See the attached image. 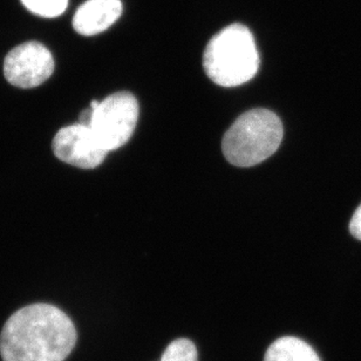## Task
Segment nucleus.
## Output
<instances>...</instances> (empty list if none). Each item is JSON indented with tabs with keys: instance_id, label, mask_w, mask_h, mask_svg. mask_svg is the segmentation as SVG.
<instances>
[{
	"instance_id": "obj_1",
	"label": "nucleus",
	"mask_w": 361,
	"mask_h": 361,
	"mask_svg": "<svg viewBox=\"0 0 361 361\" xmlns=\"http://www.w3.org/2000/svg\"><path fill=\"white\" fill-rule=\"evenodd\" d=\"M77 343L72 320L56 306H25L8 318L0 334L3 361H63Z\"/></svg>"
},
{
	"instance_id": "obj_2",
	"label": "nucleus",
	"mask_w": 361,
	"mask_h": 361,
	"mask_svg": "<svg viewBox=\"0 0 361 361\" xmlns=\"http://www.w3.org/2000/svg\"><path fill=\"white\" fill-rule=\"evenodd\" d=\"M205 73L222 87L250 81L259 68V54L250 30L242 24L223 28L209 42L203 54Z\"/></svg>"
},
{
	"instance_id": "obj_3",
	"label": "nucleus",
	"mask_w": 361,
	"mask_h": 361,
	"mask_svg": "<svg viewBox=\"0 0 361 361\" xmlns=\"http://www.w3.org/2000/svg\"><path fill=\"white\" fill-rule=\"evenodd\" d=\"M283 134L277 115L263 108L251 109L228 129L223 137V154L236 167H254L277 152Z\"/></svg>"
},
{
	"instance_id": "obj_4",
	"label": "nucleus",
	"mask_w": 361,
	"mask_h": 361,
	"mask_svg": "<svg viewBox=\"0 0 361 361\" xmlns=\"http://www.w3.org/2000/svg\"><path fill=\"white\" fill-rule=\"evenodd\" d=\"M92 111L93 114L88 127L108 153L128 142L139 120V102L133 94H111L104 100L99 101L97 107Z\"/></svg>"
},
{
	"instance_id": "obj_5",
	"label": "nucleus",
	"mask_w": 361,
	"mask_h": 361,
	"mask_svg": "<svg viewBox=\"0 0 361 361\" xmlns=\"http://www.w3.org/2000/svg\"><path fill=\"white\" fill-rule=\"evenodd\" d=\"M54 72L49 49L38 42H28L11 49L4 61V75L19 88H35L49 80Z\"/></svg>"
},
{
	"instance_id": "obj_6",
	"label": "nucleus",
	"mask_w": 361,
	"mask_h": 361,
	"mask_svg": "<svg viewBox=\"0 0 361 361\" xmlns=\"http://www.w3.org/2000/svg\"><path fill=\"white\" fill-rule=\"evenodd\" d=\"M52 148L59 160L81 169L99 167L108 154L92 129L79 122L60 129L53 139Z\"/></svg>"
},
{
	"instance_id": "obj_7",
	"label": "nucleus",
	"mask_w": 361,
	"mask_h": 361,
	"mask_svg": "<svg viewBox=\"0 0 361 361\" xmlns=\"http://www.w3.org/2000/svg\"><path fill=\"white\" fill-rule=\"evenodd\" d=\"M121 13V0H87L74 14L73 27L79 35L92 37L111 27Z\"/></svg>"
},
{
	"instance_id": "obj_8",
	"label": "nucleus",
	"mask_w": 361,
	"mask_h": 361,
	"mask_svg": "<svg viewBox=\"0 0 361 361\" xmlns=\"http://www.w3.org/2000/svg\"><path fill=\"white\" fill-rule=\"evenodd\" d=\"M264 361H320V358L305 341L298 338L284 337L271 345Z\"/></svg>"
},
{
	"instance_id": "obj_9",
	"label": "nucleus",
	"mask_w": 361,
	"mask_h": 361,
	"mask_svg": "<svg viewBox=\"0 0 361 361\" xmlns=\"http://www.w3.org/2000/svg\"><path fill=\"white\" fill-rule=\"evenodd\" d=\"M30 12L42 18H56L66 11L68 0H21Z\"/></svg>"
},
{
	"instance_id": "obj_10",
	"label": "nucleus",
	"mask_w": 361,
	"mask_h": 361,
	"mask_svg": "<svg viewBox=\"0 0 361 361\" xmlns=\"http://www.w3.org/2000/svg\"><path fill=\"white\" fill-rule=\"evenodd\" d=\"M161 361H198L197 350L190 341L178 339L168 346Z\"/></svg>"
},
{
	"instance_id": "obj_11",
	"label": "nucleus",
	"mask_w": 361,
	"mask_h": 361,
	"mask_svg": "<svg viewBox=\"0 0 361 361\" xmlns=\"http://www.w3.org/2000/svg\"><path fill=\"white\" fill-rule=\"evenodd\" d=\"M350 230L357 240H361V204L355 210V215L350 223Z\"/></svg>"
}]
</instances>
